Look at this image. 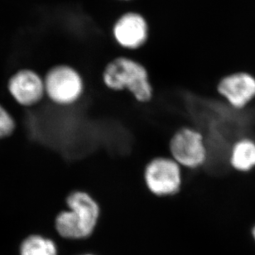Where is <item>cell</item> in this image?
Returning a JSON list of instances; mask_svg holds the SVG:
<instances>
[{
	"mask_svg": "<svg viewBox=\"0 0 255 255\" xmlns=\"http://www.w3.org/2000/svg\"><path fill=\"white\" fill-rule=\"evenodd\" d=\"M101 81L111 91H128L138 103H148L154 96V88L146 66L130 57H116L106 64L101 73Z\"/></svg>",
	"mask_w": 255,
	"mask_h": 255,
	"instance_id": "obj_1",
	"label": "cell"
},
{
	"mask_svg": "<svg viewBox=\"0 0 255 255\" xmlns=\"http://www.w3.org/2000/svg\"><path fill=\"white\" fill-rule=\"evenodd\" d=\"M68 210L57 215L55 226L60 236L71 240L86 239L93 233L100 216L101 206L91 194L74 190L67 195Z\"/></svg>",
	"mask_w": 255,
	"mask_h": 255,
	"instance_id": "obj_2",
	"label": "cell"
},
{
	"mask_svg": "<svg viewBox=\"0 0 255 255\" xmlns=\"http://www.w3.org/2000/svg\"><path fill=\"white\" fill-rule=\"evenodd\" d=\"M45 94L55 106L69 107L78 103L86 92V82L74 66L59 64L52 66L43 76Z\"/></svg>",
	"mask_w": 255,
	"mask_h": 255,
	"instance_id": "obj_3",
	"label": "cell"
},
{
	"mask_svg": "<svg viewBox=\"0 0 255 255\" xmlns=\"http://www.w3.org/2000/svg\"><path fill=\"white\" fill-rule=\"evenodd\" d=\"M142 179L152 195L157 197L175 196L182 187V167L170 156H157L145 165Z\"/></svg>",
	"mask_w": 255,
	"mask_h": 255,
	"instance_id": "obj_4",
	"label": "cell"
},
{
	"mask_svg": "<svg viewBox=\"0 0 255 255\" xmlns=\"http://www.w3.org/2000/svg\"><path fill=\"white\" fill-rule=\"evenodd\" d=\"M169 156L182 167L196 169L207 161L208 151L201 131L189 126L177 128L168 142Z\"/></svg>",
	"mask_w": 255,
	"mask_h": 255,
	"instance_id": "obj_5",
	"label": "cell"
},
{
	"mask_svg": "<svg viewBox=\"0 0 255 255\" xmlns=\"http://www.w3.org/2000/svg\"><path fill=\"white\" fill-rule=\"evenodd\" d=\"M7 91L13 101L22 107L37 106L46 96L43 76L32 69H21L10 76Z\"/></svg>",
	"mask_w": 255,
	"mask_h": 255,
	"instance_id": "obj_6",
	"label": "cell"
},
{
	"mask_svg": "<svg viewBox=\"0 0 255 255\" xmlns=\"http://www.w3.org/2000/svg\"><path fill=\"white\" fill-rule=\"evenodd\" d=\"M114 37L121 47L128 50L138 49L147 41V22L137 13H126L115 25Z\"/></svg>",
	"mask_w": 255,
	"mask_h": 255,
	"instance_id": "obj_7",
	"label": "cell"
},
{
	"mask_svg": "<svg viewBox=\"0 0 255 255\" xmlns=\"http://www.w3.org/2000/svg\"><path fill=\"white\" fill-rule=\"evenodd\" d=\"M219 93L235 108H243L255 96V79L246 73L235 74L221 80Z\"/></svg>",
	"mask_w": 255,
	"mask_h": 255,
	"instance_id": "obj_8",
	"label": "cell"
},
{
	"mask_svg": "<svg viewBox=\"0 0 255 255\" xmlns=\"http://www.w3.org/2000/svg\"><path fill=\"white\" fill-rule=\"evenodd\" d=\"M231 163L240 171H248L255 166V143L244 139L236 142L231 153Z\"/></svg>",
	"mask_w": 255,
	"mask_h": 255,
	"instance_id": "obj_9",
	"label": "cell"
},
{
	"mask_svg": "<svg viewBox=\"0 0 255 255\" xmlns=\"http://www.w3.org/2000/svg\"><path fill=\"white\" fill-rule=\"evenodd\" d=\"M57 254L54 242L42 236H31L22 243L21 248V255H57Z\"/></svg>",
	"mask_w": 255,
	"mask_h": 255,
	"instance_id": "obj_10",
	"label": "cell"
},
{
	"mask_svg": "<svg viewBox=\"0 0 255 255\" xmlns=\"http://www.w3.org/2000/svg\"><path fill=\"white\" fill-rule=\"evenodd\" d=\"M17 123L9 111L0 104V140L8 137L14 132Z\"/></svg>",
	"mask_w": 255,
	"mask_h": 255,
	"instance_id": "obj_11",
	"label": "cell"
},
{
	"mask_svg": "<svg viewBox=\"0 0 255 255\" xmlns=\"http://www.w3.org/2000/svg\"><path fill=\"white\" fill-rule=\"evenodd\" d=\"M253 236H254V237H255V228H254Z\"/></svg>",
	"mask_w": 255,
	"mask_h": 255,
	"instance_id": "obj_12",
	"label": "cell"
}]
</instances>
